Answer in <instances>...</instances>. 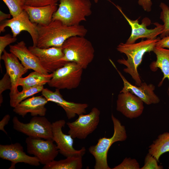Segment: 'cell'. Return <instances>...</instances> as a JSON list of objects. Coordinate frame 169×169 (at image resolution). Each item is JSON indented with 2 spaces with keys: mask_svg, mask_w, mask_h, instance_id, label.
I'll list each match as a JSON object with an SVG mask.
<instances>
[{
  "mask_svg": "<svg viewBox=\"0 0 169 169\" xmlns=\"http://www.w3.org/2000/svg\"><path fill=\"white\" fill-rule=\"evenodd\" d=\"M10 118V115L9 114L5 115L0 122V130L3 131L6 134L7 132L4 129L5 126L8 123Z\"/></svg>",
  "mask_w": 169,
  "mask_h": 169,
  "instance_id": "d590c367",
  "label": "cell"
},
{
  "mask_svg": "<svg viewBox=\"0 0 169 169\" xmlns=\"http://www.w3.org/2000/svg\"><path fill=\"white\" fill-rule=\"evenodd\" d=\"M94 0L95 2L96 3H97L99 1V0Z\"/></svg>",
  "mask_w": 169,
  "mask_h": 169,
  "instance_id": "74e56055",
  "label": "cell"
},
{
  "mask_svg": "<svg viewBox=\"0 0 169 169\" xmlns=\"http://www.w3.org/2000/svg\"><path fill=\"white\" fill-rule=\"evenodd\" d=\"M149 148L148 152L159 161L162 154L169 151V132L159 135Z\"/></svg>",
  "mask_w": 169,
  "mask_h": 169,
  "instance_id": "d4e9b609",
  "label": "cell"
},
{
  "mask_svg": "<svg viewBox=\"0 0 169 169\" xmlns=\"http://www.w3.org/2000/svg\"><path fill=\"white\" fill-rule=\"evenodd\" d=\"M143 104L140 98L130 91L121 92L117 96L116 109L126 117L132 119L142 114Z\"/></svg>",
  "mask_w": 169,
  "mask_h": 169,
  "instance_id": "9a60e30c",
  "label": "cell"
},
{
  "mask_svg": "<svg viewBox=\"0 0 169 169\" xmlns=\"http://www.w3.org/2000/svg\"><path fill=\"white\" fill-rule=\"evenodd\" d=\"M9 51L15 54L28 69H32L44 74L49 72L41 65L38 58L28 49L23 41L9 45Z\"/></svg>",
  "mask_w": 169,
  "mask_h": 169,
  "instance_id": "ac0fdd59",
  "label": "cell"
},
{
  "mask_svg": "<svg viewBox=\"0 0 169 169\" xmlns=\"http://www.w3.org/2000/svg\"><path fill=\"white\" fill-rule=\"evenodd\" d=\"M59 0H24V5L41 7L57 4Z\"/></svg>",
  "mask_w": 169,
  "mask_h": 169,
  "instance_id": "1f68e13d",
  "label": "cell"
},
{
  "mask_svg": "<svg viewBox=\"0 0 169 169\" xmlns=\"http://www.w3.org/2000/svg\"><path fill=\"white\" fill-rule=\"evenodd\" d=\"M12 87V82L10 78L8 73L6 72L3 77L0 80V105L3 101L2 93L6 90H10Z\"/></svg>",
  "mask_w": 169,
  "mask_h": 169,
  "instance_id": "4dcf8cb0",
  "label": "cell"
},
{
  "mask_svg": "<svg viewBox=\"0 0 169 169\" xmlns=\"http://www.w3.org/2000/svg\"><path fill=\"white\" fill-rule=\"evenodd\" d=\"M54 142L53 139L44 140L28 136L25 140L27 151L37 157L40 163L46 165L54 160L59 153Z\"/></svg>",
  "mask_w": 169,
  "mask_h": 169,
  "instance_id": "30bf717a",
  "label": "cell"
},
{
  "mask_svg": "<svg viewBox=\"0 0 169 169\" xmlns=\"http://www.w3.org/2000/svg\"><path fill=\"white\" fill-rule=\"evenodd\" d=\"M159 7L161 9L160 18L164 23L163 31L160 35L161 38L169 36V7L162 2L160 3Z\"/></svg>",
  "mask_w": 169,
  "mask_h": 169,
  "instance_id": "4316f807",
  "label": "cell"
},
{
  "mask_svg": "<svg viewBox=\"0 0 169 169\" xmlns=\"http://www.w3.org/2000/svg\"><path fill=\"white\" fill-rule=\"evenodd\" d=\"M82 156H73L64 159L54 160L44 165L43 169H81L83 166Z\"/></svg>",
  "mask_w": 169,
  "mask_h": 169,
  "instance_id": "cb8c5ba5",
  "label": "cell"
},
{
  "mask_svg": "<svg viewBox=\"0 0 169 169\" xmlns=\"http://www.w3.org/2000/svg\"><path fill=\"white\" fill-rule=\"evenodd\" d=\"M48 102L43 96H33L18 104L13 108V111L23 117L28 113H30L33 116H44L46 114L47 109L45 105Z\"/></svg>",
  "mask_w": 169,
  "mask_h": 169,
  "instance_id": "ffe728a7",
  "label": "cell"
},
{
  "mask_svg": "<svg viewBox=\"0 0 169 169\" xmlns=\"http://www.w3.org/2000/svg\"><path fill=\"white\" fill-rule=\"evenodd\" d=\"M23 150V146L18 142L10 145H0V157L11 162L9 169H15V165L18 163H24L35 166L40 165L37 157L27 155Z\"/></svg>",
  "mask_w": 169,
  "mask_h": 169,
  "instance_id": "5bb4252c",
  "label": "cell"
},
{
  "mask_svg": "<svg viewBox=\"0 0 169 169\" xmlns=\"http://www.w3.org/2000/svg\"><path fill=\"white\" fill-rule=\"evenodd\" d=\"M156 46L169 49V36L161 38L156 43Z\"/></svg>",
  "mask_w": 169,
  "mask_h": 169,
  "instance_id": "e575fe53",
  "label": "cell"
},
{
  "mask_svg": "<svg viewBox=\"0 0 169 169\" xmlns=\"http://www.w3.org/2000/svg\"><path fill=\"white\" fill-rule=\"evenodd\" d=\"M153 52L156 55V61L152 62L150 65V69L156 71L159 68L163 73V76L158 86L162 85L164 80L167 78L169 81L167 93L169 95V49L155 46Z\"/></svg>",
  "mask_w": 169,
  "mask_h": 169,
  "instance_id": "7402d4cb",
  "label": "cell"
},
{
  "mask_svg": "<svg viewBox=\"0 0 169 169\" xmlns=\"http://www.w3.org/2000/svg\"><path fill=\"white\" fill-rule=\"evenodd\" d=\"M138 3L145 11L149 12L151 11L152 5L151 0H138Z\"/></svg>",
  "mask_w": 169,
  "mask_h": 169,
  "instance_id": "836d02e7",
  "label": "cell"
},
{
  "mask_svg": "<svg viewBox=\"0 0 169 169\" xmlns=\"http://www.w3.org/2000/svg\"><path fill=\"white\" fill-rule=\"evenodd\" d=\"M13 129L28 137L47 139H53L51 123L45 117L33 116L28 123L21 122L17 117L12 120Z\"/></svg>",
  "mask_w": 169,
  "mask_h": 169,
  "instance_id": "52a82bcc",
  "label": "cell"
},
{
  "mask_svg": "<svg viewBox=\"0 0 169 169\" xmlns=\"http://www.w3.org/2000/svg\"><path fill=\"white\" fill-rule=\"evenodd\" d=\"M112 169H140V168L139 163L136 159L126 157L120 164Z\"/></svg>",
  "mask_w": 169,
  "mask_h": 169,
  "instance_id": "f1b7e54d",
  "label": "cell"
},
{
  "mask_svg": "<svg viewBox=\"0 0 169 169\" xmlns=\"http://www.w3.org/2000/svg\"><path fill=\"white\" fill-rule=\"evenodd\" d=\"M38 38L36 46L45 49L61 47L64 42L74 36H85L88 32L83 25L68 26L58 20L46 25H37Z\"/></svg>",
  "mask_w": 169,
  "mask_h": 169,
  "instance_id": "6da1fadb",
  "label": "cell"
},
{
  "mask_svg": "<svg viewBox=\"0 0 169 169\" xmlns=\"http://www.w3.org/2000/svg\"><path fill=\"white\" fill-rule=\"evenodd\" d=\"M28 49L38 58L42 66L49 73H53L67 62L61 60L64 56L61 47L42 49L33 45Z\"/></svg>",
  "mask_w": 169,
  "mask_h": 169,
  "instance_id": "4fadbf2b",
  "label": "cell"
},
{
  "mask_svg": "<svg viewBox=\"0 0 169 169\" xmlns=\"http://www.w3.org/2000/svg\"><path fill=\"white\" fill-rule=\"evenodd\" d=\"M8 8L12 17H16L24 10V0H2Z\"/></svg>",
  "mask_w": 169,
  "mask_h": 169,
  "instance_id": "83f0119b",
  "label": "cell"
},
{
  "mask_svg": "<svg viewBox=\"0 0 169 169\" xmlns=\"http://www.w3.org/2000/svg\"><path fill=\"white\" fill-rule=\"evenodd\" d=\"M52 20H58L68 26L77 25L92 13L90 0H59Z\"/></svg>",
  "mask_w": 169,
  "mask_h": 169,
  "instance_id": "277c9868",
  "label": "cell"
},
{
  "mask_svg": "<svg viewBox=\"0 0 169 169\" xmlns=\"http://www.w3.org/2000/svg\"><path fill=\"white\" fill-rule=\"evenodd\" d=\"M160 39L158 37L154 39L142 40L139 43L132 44L121 43L117 47V50L125 54L127 57L126 59H119L117 62L126 66L123 71L131 76L137 86H141L142 83L138 71V67L141 63L144 55L147 52L153 51L156 43Z\"/></svg>",
  "mask_w": 169,
  "mask_h": 169,
  "instance_id": "7a4b0ae2",
  "label": "cell"
},
{
  "mask_svg": "<svg viewBox=\"0 0 169 169\" xmlns=\"http://www.w3.org/2000/svg\"><path fill=\"white\" fill-rule=\"evenodd\" d=\"M4 63L6 72L9 75L11 81L12 87L9 95L18 92V82L20 78L28 71L21 63L17 57L13 54L7 52L5 50L0 57Z\"/></svg>",
  "mask_w": 169,
  "mask_h": 169,
  "instance_id": "e0dca14e",
  "label": "cell"
},
{
  "mask_svg": "<svg viewBox=\"0 0 169 169\" xmlns=\"http://www.w3.org/2000/svg\"><path fill=\"white\" fill-rule=\"evenodd\" d=\"M110 62L116 68L123 82V87L120 92L130 91L138 97L144 103L147 105L156 104L160 102V99L154 92L155 87L153 84H147L145 82L142 83L140 86L131 84L117 70L113 62L111 61Z\"/></svg>",
  "mask_w": 169,
  "mask_h": 169,
  "instance_id": "d6986e66",
  "label": "cell"
},
{
  "mask_svg": "<svg viewBox=\"0 0 169 169\" xmlns=\"http://www.w3.org/2000/svg\"><path fill=\"white\" fill-rule=\"evenodd\" d=\"M59 90L56 89L53 91L47 88H44L41 93L48 101L53 102L62 107L69 119L73 118L76 115H79L86 113V109L88 106V104L68 101L63 98Z\"/></svg>",
  "mask_w": 169,
  "mask_h": 169,
  "instance_id": "2e32d148",
  "label": "cell"
},
{
  "mask_svg": "<svg viewBox=\"0 0 169 169\" xmlns=\"http://www.w3.org/2000/svg\"><path fill=\"white\" fill-rule=\"evenodd\" d=\"M66 122L60 120L52 123L53 140L56 143L59 153L67 157L73 156H83L85 153L86 149L82 147L79 150H75L73 146V138L69 134H64L62 128L65 126Z\"/></svg>",
  "mask_w": 169,
  "mask_h": 169,
  "instance_id": "7c38bea8",
  "label": "cell"
},
{
  "mask_svg": "<svg viewBox=\"0 0 169 169\" xmlns=\"http://www.w3.org/2000/svg\"><path fill=\"white\" fill-rule=\"evenodd\" d=\"M111 119L113 124L114 133L110 138H100L97 143L90 146L89 152L94 157L95 163V169H110L107 161L108 151L112 145L117 141H125L127 135L125 126L112 114Z\"/></svg>",
  "mask_w": 169,
  "mask_h": 169,
  "instance_id": "5b68a950",
  "label": "cell"
},
{
  "mask_svg": "<svg viewBox=\"0 0 169 169\" xmlns=\"http://www.w3.org/2000/svg\"><path fill=\"white\" fill-rule=\"evenodd\" d=\"M53 75V73L46 75L34 71L26 77L20 78L18 85L22 87V90L35 86L44 85L48 84Z\"/></svg>",
  "mask_w": 169,
  "mask_h": 169,
  "instance_id": "603a6c76",
  "label": "cell"
},
{
  "mask_svg": "<svg viewBox=\"0 0 169 169\" xmlns=\"http://www.w3.org/2000/svg\"><path fill=\"white\" fill-rule=\"evenodd\" d=\"M61 47L64 56L61 60L75 62L83 69H86L94 59L93 46L84 36L71 37L64 42Z\"/></svg>",
  "mask_w": 169,
  "mask_h": 169,
  "instance_id": "3957f363",
  "label": "cell"
},
{
  "mask_svg": "<svg viewBox=\"0 0 169 169\" xmlns=\"http://www.w3.org/2000/svg\"><path fill=\"white\" fill-rule=\"evenodd\" d=\"M11 15L9 14L6 13L2 11H0V21L2 22L5 20L10 19Z\"/></svg>",
  "mask_w": 169,
  "mask_h": 169,
  "instance_id": "8d00e7d4",
  "label": "cell"
},
{
  "mask_svg": "<svg viewBox=\"0 0 169 169\" xmlns=\"http://www.w3.org/2000/svg\"><path fill=\"white\" fill-rule=\"evenodd\" d=\"M44 89V85L38 86L25 90H22L21 92L18 91L14 95H9L11 106L14 108L21 101L42 92Z\"/></svg>",
  "mask_w": 169,
  "mask_h": 169,
  "instance_id": "484cf974",
  "label": "cell"
},
{
  "mask_svg": "<svg viewBox=\"0 0 169 169\" xmlns=\"http://www.w3.org/2000/svg\"><path fill=\"white\" fill-rule=\"evenodd\" d=\"M168 168L169 169V167H168Z\"/></svg>",
  "mask_w": 169,
  "mask_h": 169,
  "instance_id": "f35d334b",
  "label": "cell"
},
{
  "mask_svg": "<svg viewBox=\"0 0 169 169\" xmlns=\"http://www.w3.org/2000/svg\"><path fill=\"white\" fill-rule=\"evenodd\" d=\"M58 8L57 4L41 7L24 5L23 7L31 22L41 25H47L52 22L53 15Z\"/></svg>",
  "mask_w": 169,
  "mask_h": 169,
  "instance_id": "44dd1931",
  "label": "cell"
},
{
  "mask_svg": "<svg viewBox=\"0 0 169 169\" xmlns=\"http://www.w3.org/2000/svg\"><path fill=\"white\" fill-rule=\"evenodd\" d=\"M1 22L0 33L4 32L7 27L10 28L12 35L15 37H16L21 32L27 31L31 36L33 45L36 46L38 38L37 24L31 22L28 13L24 10L16 17Z\"/></svg>",
  "mask_w": 169,
  "mask_h": 169,
  "instance_id": "8fae6325",
  "label": "cell"
},
{
  "mask_svg": "<svg viewBox=\"0 0 169 169\" xmlns=\"http://www.w3.org/2000/svg\"><path fill=\"white\" fill-rule=\"evenodd\" d=\"M158 161L156 158L149 152L146 155L144 166L140 169H162L163 167L158 165Z\"/></svg>",
  "mask_w": 169,
  "mask_h": 169,
  "instance_id": "f546056e",
  "label": "cell"
},
{
  "mask_svg": "<svg viewBox=\"0 0 169 169\" xmlns=\"http://www.w3.org/2000/svg\"><path fill=\"white\" fill-rule=\"evenodd\" d=\"M83 69L74 62H68L54 71L48 83L49 86L59 90L77 88L81 80Z\"/></svg>",
  "mask_w": 169,
  "mask_h": 169,
  "instance_id": "8992f818",
  "label": "cell"
},
{
  "mask_svg": "<svg viewBox=\"0 0 169 169\" xmlns=\"http://www.w3.org/2000/svg\"><path fill=\"white\" fill-rule=\"evenodd\" d=\"M120 11L130 26L131 32V34L125 43L132 44L140 38H146L147 39L156 38L157 36L160 35L163 29V25L158 23H154L156 27L152 29H148L147 27L150 25L151 21L147 17L144 18L141 24L139 23L138 20L140 17L136 20H132L129 18L122 11L121 7L116 5L111 2Z\"/></svg>",
  "mask_w": 169,
  "mask_h": 169,
  "instance_id": "9c48e42d",
  "label": "cell"
},
{
  "mask_svg": "<svg viewBox=\"0 0 169 169\" xmlns=\"http://www.w3.org/2000/svg\"><path fill=\"white\" fill-rule=\"evenodd\" d=\"M100 110L95 107L88 114L79 115L74 121L66 123L69 128L68 134L73 139H85L96 129L100 122Z\"/></svg>",
  "mask_w": 169,
  "mask_h": 169,
  "instance_id": "ba28073f",
  "label": "cell"
},
{
  "mask_svg": "<svg viewBox=\"0 0 169 169\" xmlns=\"http://www.w3.org/2000/svg\"><path fill=\"white\" fill-rule=\"evenodd\" d=\"M17 40L16 37H14L10 34L0 36V57L5 50V48L8 45L15 42Z\"/></svg>",
  "mask_w": 169,
  "mask_h": 169,
  "instance_id": "d6a6232c",
  "label": "cell"
}]
</instances>
